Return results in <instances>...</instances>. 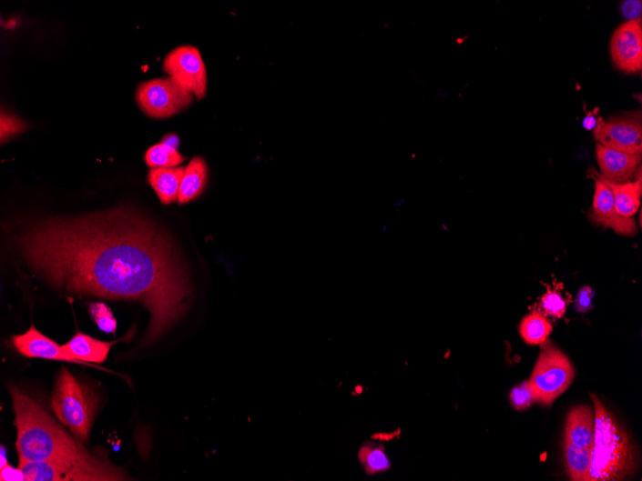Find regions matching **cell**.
<instances>
[{
	"label": "cell",
	"mask_w": 642,
	"mask_h": 481,
	"mask_svg": "<svg viewBox=\"0 0 642 481\" xmlns=\"http://www.w3.org/2000/svg\"><path fill=\"white\" fill-rule=\"evenodd\" d=\"M597 144L621 152L641 155L642 123L640 112L604 120L598 117L594 130Z\"/></svg>",
	"instance_id": "cell-9"
},
{
	"label": "cell",
	"mask_w": 642,
	"mask_h": 481,
	"mask_svg": "<svg viewBox=\"0 0 642 481\" xmlns=\"http://www.w3.org/2000/svg\"><path fill=\"white\" fill-rule=\"evenodd\" d=\"M207 182L208 167L206 162L201 157L190 160L185 167L178 202L183 205L199 197L205 190Z\"/></svg>",
	"instance_id": "cell-18"
},
{
	"label": "cell",
	"mask_w": 642,
	"mask_h": 481,
	"mask_svg": "<svg viewBox=\"0 0 642 481\" xmlns=\"http://www.w3.org/2000/svg\"><path fill=\"white\" fill-rule=\"evenodd\" d=\"M98 406L97 394L67 369L58 376L51 407L56 417L79 439H89Z\"/></svg>",
	"instance_id": "cell-4"
},
{
	"label": "cell",
	"mask_w": 642,
	"mask_h": 481,
	"mask_svg": "<svg viewBox=\"0 0 642 481\" xmlns=\"http://www.w3.org/2000/svg\"><path fill=\"white\" fill-rule=\"evenodd\" d=\"M575 376L576 370L569 358L546 342L529 380L535 402L545 406L552 405L568 389Z\"/></svg>",
	"instance_id": "cell-6"
},
{
	"label": "cell",
	"mask_w": 642,
	"mask_h": 481,
	"mask_svg": "<svg viewBox=\"0 0 642 481\" xmlns=\"http://www.w3.org/2000/svg\"><path fill=\"white\" fill-rule=\"evenodd\" d=\"M595 404V438L589 481L626 479L636 469V455L626 431L601 401L592 394Z\"/></svg>",
	"instance_id": "cell-3"
},
{
	"label": "cell",
	"mask_w": 642,
	"mask_h": 481,
	"mask_svg": "<svg viewBox=\"0 0 642 481\" xmlns=\"http://www.w3.org/2000/svg\"><path fill=\"white\" fill-rule=\"evenodd\" d=\"M592 175L609 186L620 215L629 218L637 213L641 198V167L637 170V179L635 182L612 183L602 178L595 169Z\"/></svg>",
	"instance_id": "cell-16"
},
{
	"label": "cell",
	"mask_w": 642,
	"mask_h": 481,
	"mask_svg": "<svg viewBox=\"0 0 642 481\" xmlns=\"http://www.w3.org/2000/svg\"><path fill=\"white\" fill-rule=\"evenodd\" d=\"M359 460L368 475H382L392 469L385 446L373 441L364 443L359 451Z\"/></svg>",
	"instance_id": "cell-20"
},
{
	"label": "cell",
	"mask_w": 642,
	"mask_h": 481,
	"mask_svg": "<svg viewBox=\"0 0 642 481\" xmlns=\"http://www.w3.org/2000/svg\"><path fill=\"white\" fill-rule=\"evenodd\" d=\"M594 297H595V291L591 286H583L577 295V298L576 301V309L578 313L580 314H585L594 307Z\"/></svg>",
	"instance_id": "cell-27"
},
{
	"label": "cell",
	"mask_w": 642,
	"mask_h": 481,
	"mask_svg": "<svg viewBox=\"0 0 642 481\" xmlns=\"http://www.w3.org/2000/svg\"><path fill=\"white\" fill-rule=\"evenodd\" d=\"M596 192L589 218L595 225L610 228L621 235L632 236L637 232V222L632 217L620 215L616 208L613 194L608 185L594 176Z\"/></svg>",
	"instance_id": "cell-11"
},
{
	"label": "cell",
	"mask_w": 642,
	"mask_h": 481,
	"mask_svg": "<svg viewBox=\"0 0 642 481\" xmlns=\"http://www.w3.org/2000/svg\"><path fill=\"white\" fill-rule=\"evenodd\" d=\"M164 72L182 87L201 99L207 94L206 66L199 50L182 45L170 51L163 64Z\"/></svg>",
	"instance_id": "cell-8"
},
{
	"label": "cell",
	"mask_w": 642,
	"mask_h": 481,
	"mask_svg": "<svg viewBox=\"0 0 642 481\" xmlns=\"http://www.w3.org/2000/svg\"><path fill=\"white\" fill-rule=\"evenodd\" d=\"M13 345L17 351L27 357L74 363V360L64 352L62 346L57 345L55 340L44 336L33 325L25 334L14 336Z\"/></svg>",
	"instance_id": "cell-13"
},
{
	"label": "cell",
	"mask_w": 642,
	"mask_h": 481,
	"mask_svg": "<svg viewBox=\"0 0 642 481\" xmlns=\"http://www.w3.org/2000/svg\"><path fill=\"white\" fill-rule=\"evenodd\" d=\"M185 167L150 169L148 176V183L164 205L178 201Z\"/></svg>",
	"instance_id": "cell-17"
},
{
	"label": "cell",
	"mask_w": 642,
	"mask_h": 481,
	"mask_svg": "<svg viewBox=\"0 0 642 481\" xmlns=\"http://www.w3.org/2000/svg\"><path fill=\"white\" fill-rule=\"evenodd\" d=\"M611 56L619 71L633 75L642 67V24L641 19L627 21L614 32Z\"/></svg>",
	"instance_id": "cell-10"
},
{
	"label": "cell",
	"mask_w": 642,
	"mask_h": 481,
	"mask_svg": "<svg viewBox=\"0 0 642 481\" xmlns=\"http://www.w3.org/2000/svg\"><path fill=\"white\" fill-rule=\"evenodd\" d=\"M0 480L2 481H24L25 475L20 468L15 469L7 464L6 466L0 469Z\"/></svg>",
	"instance_id": "cell-29"
},
{
	"label": "cell",
	"mask_w": 642,
	"mask_h": 481,
	"mask_svg": "<svg viewBox=\"0 0 642 481\" xmlns=\"http://www.w3.org/2000/svg\"><path fill=\"white\" fill-rule=\"evenodd\" d=\"M185 160L177 148L164 143L151 146L145 155V161L151 169L178 167Z\"/></svg>",
	"instance_id": "cell-22"
},
{
	"label": "cell",
	"mask_w": 642,
	"mask_h": 481,
	"mask_svg": "<svg viewBox=\"0 0 642 481\" xmlns=\"http://www.w3.org/2000/svg\"><path fill=\"white\" fill-rule=\"evenodd\" d=\"M599 115L597 112H589L583 119V127L588 131H594L598 123Z\"/></svg>",
	"instance_id": "cell-30"
},
{
	"label": "cell",
	"mask_w": 642,
	"mask_h": 481,
	"mask_svg": "<svg viewBox=\"0 0 642 481\" xmlns=\"http://www.w3.org/2000/svg\"><path fill=\"white\" fill-rule=\"evenodd\" d=\"M10 393L20 461L41 462L87 454L37 402L19 388L12 386Z\"/></svg>",
	"instance_id": "cell-2"
},
{
	"label": "cell",
	"mask_w": 642,
	"mask_h": 481,
	"mask_svg": "<svg viewBox=\"0 0 642 481\" xmlns=\"http://www.w3.org/2000/svg\"><path fill=\"white\" fill-rule=\"evenodd\" d=\"M565 460L569 478L574 481H589L593 460L591 448H577L565 442Z\"/></svg>",
	"instance_id": "cell-19"
},
{
	"label": "cell",
	"mask_w": 642,
	"mask_h": 481,
	"mask_svg": "<svg viewBox=\"0 0 642 481\" xmlns=\"http://www.w3.org/2000/svg\"><path fill=\"white\" fill-rule=\"evenodd\" d=\"M596 160L602 178L612 183H627L637 173L641 155H633L605 147L599 144L596 149Z\"/></svg>",
	"instance_id": "cell-12"
},
{
	"label": "cell",
	"mask_w": 642,
	"mask_h": 481,
	"mask_svg": "<svg viewBox=\"0 0 642 481\" xmlns=\"http://www.w3.org/2000/svg\"><path fill=\"white\" fill-rule=\"evenodd\" d=\"M27 125L23 119L17 117L9 112L2 111V144H5L12 136L24 132Z\"/></svg>",
	"instance_id": "cell-26"
},
{
	"label": "cell",
	"mask_w": 642,
	"mask_h": 481,
	"mask_svg": "<svg viewBox=\"0 0 642 481\" xmlns=\"http://www.w3.org/2000/svg\"><path fill=\"white\" fill-rule=\"evenodd\" d=\"M26 481H112L126 480L123 471L89 455L41 462L20 461Z\"/></svg>",
	"instance_id": "cell-5"
},
{
	"label": "cell",
	"mask_w": 642,
	"mask_h": 481,
	"mask_svg": "<svg viewBox=\"0 0 642 481\" xmlns=\"http://www.w3.org/2000/svg\"><path fill=\"white\" fill-rule=\"evenodd\" d=\"M194 95L171 77L156 78L138 85L136 100L150 117L167 118L192 105Z\"/></svg>",
	"instance_id": "cell-7"
},
{
	"label": "cell",
	"mask_w": 642,
	"mask_h": 481,
	"mask_svg": "<svg viewBox=\"0 0 642 481\" xmlns=\"http://www.w3.org/2000/svg\"><path fill=\"white\" fill-rule=\"evenodd\" d=\"M553 331L549 319L540 311L526 316L519 325L520 336L529 346H540L547 340Z\"/></svg>",
	"instance_id": "cell-21"
},
{
	"label": "cell",
	"mask_w": 642,
	"mask_h": 481,
	"mask_svg": "<svg viewBox=\"0 0 642 481\" xmlns=\"http://www.w3.org/2000/svg\"><path fill=\"white\" fill-rule=\"evenodd\" d=\"M595 438V410L579 406L569 411L566 419L565 442L577 448H591Z\"/></svg>",
	"instance_id": "cell-15"
},
{
	"label": "cell",
	"mask_w": 642,
	"mask_h": 481,
	"mask_svg": "<svg viewBox=\"0 0 642 481\" xmlns=\"http://www.w3.org/2000/svg\"><path fill=\"white\" fill-rule=\"evenodd\" d=\"M621 12L628 21L639 20L641 15V2L637 0H629L621 5Z\"/></svg>",
	"instance_id": "cell-28"
},
{
	"label": "cell",
	"mask_w": 642,
	"mask_h": 481,
	"mask_svg": "<svg viewBox=\"0 0 642 481\" xmlns=\"http://www.w3.org/2000/svg\"><path fill=\"white\" fill-rule=\"evenodd\" d=\"M15 243L30 268L51 286L143 304L150 315L145 346L184 316L192 297L175 244L128 205L31 220L17 231Z\"/></svg>",
	"instance_id": "cell-1"
},
{
	"label": "cell",
	"mask_w": 642,
	"mask_h": 481,
	"mask_svg": "<svg viewBox=\"0 0 642 481\" xmlns=\"http://www.w3.org/2000/svg\"><path fill=\"white\" fill-rule=\"evenodd\" d=\"M89 313L102 332L116 334L117 320L107 305L97 302L92 303L89 306Z\"/></svg>",
	"instance_id": "cell-24"
},
{
	"label": "cell",
	"mask_w": 642,
	"mask_h": 481,
	"mask_svg": "<svg viewBox=\"0 0 642 481\" xmlns=\"http://www.w3.org/2000/svg\"><path fill=\"white\" fill-rule=\"evenodd\" d=\"M162 143L178 149V145H179V140L176 135H167Z\"/></svg>",
	"instance_id": "cell-31"
},
{
	"label": "cell",
	"mask_w": 642,
	"mask_h": 481,
	"mask_svg": "<svg viewBox=\"0 0 642 481\" xmlns=\"http://www.w3.org/2000/svg\"><path fill=\"white\" fill-rule=\"evenodd\" d=\"M544 313L554 318H562L566 313L567 302L557 288L548 287L541 300Z\"/></svg>",
	"instance_id": "cell-23"
},
{
	"label": "cell",
	"mask_w": 642,
	"mask_h": 481,
	"mask_svg": "<svg viewBox=\"0 0 642 481\" xmlns=\"http://www.w3.org/2000/svg\"><path fill=\"white\" fill-rule=\"evenodd\" d=\"M115 343L97 340L90 336L78 333L62 348L76 364H103L107 362Z\"/></svg>",
	"instance_id": "cell-14"
},
{
	"label": "cell",
	"mask_w": 642,
	"mask_h": 481,
	"mask_svg": "<svg viewBox=\"0 0 642 481\" xmlns=\"http://www.w3.org/2000/svg\"><path fill=\"white\" fill-rule=\"evenodd\" d=\"M512 406L518 411L529 408L535 402L529 380L512 389L510 393Z\"/></svg>",
	"instance_id": "cell-25"
}]
</instances>
